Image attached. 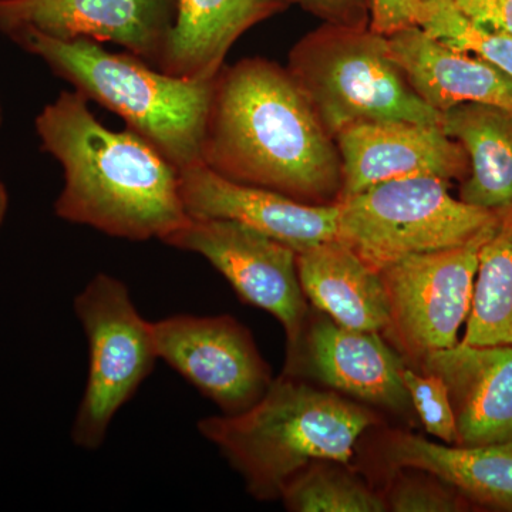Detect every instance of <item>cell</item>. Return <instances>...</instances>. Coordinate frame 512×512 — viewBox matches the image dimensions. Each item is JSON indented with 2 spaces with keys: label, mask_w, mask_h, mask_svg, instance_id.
<instances>
[{
  "label": "cell",
  "mask_w": 512,
  "mask_h": 512,
  "mask_svg": "<svg viewBox=\"0 0 512 512\" xmlns=\"http://www.w3.org/2000/svg\"><path fill=\"white\" fill-rule=\"evenodd\" d=\"M386 503L396 512H457L467 505L457 490L430 474L397 477Z\"/></svg>",
  "instance_id": "obj_25"
},
{
  "label": "cell",
  "mask_w": 512,
  "mask_h": 512,
  "mask_svg": "<svg viewBox=\"0 0 512 512\" xmlns=\"http://www.w3.org/2000/svg\"><path fill=\"white\" fill-rule=\"evenodd\" d=\"M286 69L333 137L360 121L441 126L440 111L414 92L387 36L370 26L323 23L293 46Z\"/></svg>",
  "instance_id": "obj_5"
},
{
  "label": "cell",
  "mask_w": 512,
  "mask_h": 512,
  "mask_svg": "<svg viewBox=\"0 0 512 512\" xmlns=\"http://www.w3.org/2000/svg\"><path fill=\"white\" fill-rule=\"evenodd\" d=\"M42 151L63 167L57 217L110 237H170L190 221L180 171L133 130L111 131L82 93L63 92L36 117Z\"/></svg>",
  "instance_id": "obj_2"
},
{
  "label": "cell",
  "mask_w": 512,
  "mask_h": 512,
  "mask_svg": "<svg viewBox=\"0 0 512 512\" xmlns=\"http://www.w3.org/2000/svg\"><path fill=\"white\" fill-rule=\"evenodd\" d=\"M286 508L296 512H382L386 498L339 468L311 466L296 474L281 495Z\"/></svg>",
  "instance_id": "obj_22"
},
{
  "label": "cell",
  "mask_w": 512,
  "mask_h": 512,
  "mask_svg": "<svg viewBox=\"0 0 512 512\" xmlns=\"http://www.w3.org/2000/svg\"><path fill=\"white\" fill-rule=\"evenodd\" d=\"M299 282L309 302L345 328L383 332L390 312L379 271L339 239L296 252Z\"/></svg>",
  "instance_id": "obj_18"
},
{
  "label": "cell",
  "mask_w": 512,
  "mask_h": 512,
  "mask_svg": "<svg viewBox=\"0 0 512 512\" xmlns=\"http://www.w3.org/2000/svg\"><path fill=\"white\" fill-rule=\"evenodd\" d=\"M387 40L414 92L434 110L485 103L512 111V76L493 63L444 46L420 26L399 30Z\"/></svg>",
  "instance_id": "obj_16"
},
{
  "label": "cell",
  "mask_w": 512,
  "mask_h": 512,
  "mask_svg": "<svg viewBox=\"0 0 512 512\" xmlns=\"http://www.w3.org/2000/svg\"><path fill=\"white\" fill-rule=\"evenodd\" d=\"M0 126H2V107H0Z\"/></svg>",
  "instance_id": "obj_30"
},
{
  "label": "cell",
  "mask_w": 512,
  "mask_h": 512,
  "mask_svg": "<svg viewBox=\"0 0 512 512\" xmlns=\"http://www.w3.org/2000/svg\"><path fill=\"white\" fill-rule=\"evenodd\" d=\"M420 366L446 384L458 446L512 443V345L458 342L430 353Z\"/></svg>",
  "instance_id": "obj_15"
},
{
  "label": "cell",
  "mask_w": 512,
  "mask_h": 512,
  "mask_svg": "<svg viewBox=\"0 0 512 512\" xmlns=\"http://www.w3.org/2000/svg\"><path fill=\"white\" fill-rule=\"evenodd\" d=\"M89 345L86 387L72 429L77 447L103 446L111 421L153 373L158 355L151 322L120 279L97 274L74 299Z\"/></svg>",
  "instance_id": "obj_7"
},
{
  "label": "cell",
  "mask_w": 512,
  "mask_h": 512,
  "mask_svg": "<svg viewBox=\"0 0 512 512\" xmlns=\"http://www.w3.org/2000/svg\"><path fill=\"white\" fill-rule=\"evenodd\" d=\"M305 369L330 389L362 402L402 412L410 396L403 382V357L379 332L345 328L332 319L315 320L289 346L288 370Z\"/></svg>",
  "instance_id": "obj_13"
},
{
  "label": "cell",
  "mask_w": 512,
  "mask_h": 512,
  "mask_svg": "<svg viewBox=\"0 0 512 512\" xmlns=\"http://www.w3.org/2000/svg\"><path fill=\"white\" fill-rule=\"evenodd\" d=\"M335 140L342 160L340 200L383 181L412 177L464 180L470 173L466 150L441 126L360 121L340 131Z\"/></svg>",
  "instance_id": "obj_12"
},
{
  "label": "cell",
  "mask_w": 512,
  "mask_h": 512,
  "mask_svg": "<svg viewBox=\"0 0 512 512\" xmlns=\"http://www.w3.org/2000/svg\"><path fill=\"white\" fill-rule=\"evenodd\" d=\"M461 342L512 345V212L501 215L493 235L481 248L473 303Z\"/></svg>",
  "instance_id": "obj_21"
},
{
  "label": "cell",
  "mask_w": 512,
  "mask_h": 512,
  "mask_svg": "<svg viewBox=\"0 0 512 512\" xmlns=\"http://www.w3.org/2000/svg\"><path fill=\"white\" fill-rule=\"evenodd\" d=\"M441 128L470 160L460 200L498 215L512 212V111L494 104H458L441 113Z\"/></svg>",
  "instance_id": "obj_20"
},
{
  "label": "cell",
  "mask_w": 512,
  "mask_h": 512,
  "mask_svg": "<svg viewBox=\"0 0 512 512\" xmlns=\"http://www.w3.org/2000/svg\"><path fill=\"white\" fill-rule=\"evenodd\" d=\"M383 458L396 470L437 477L478 504L512 511V443L453 447L396 431L384 441Z\"/></svg>",
  "instance_id": "obj_19"
},
{
  "label": "cell",
  "mask_w": 512,
  "mask_h": 512,
  "mask_svg": "<svg viewBox=\"0 0 512 512\" xmlns=\"http://www.w3.org/2000/svg\"><path fill=\"white\" fill-rule=\"evenodd\" d=\"M158 359L227 414L245 412L271 386V370L245 326L228 315L151 322Z\"/></svg>",
  "instance_id": "obj_10"
},
{
  "label": "cell",
  "mask_w": 512,
  "mask_h": 512,
  "mask_svg": "<svg viewBox=\"0 0 512 512\" xmlns=\"http://www.w3.org/2000/svg\"><path fill=\"white\" fill-rule=\"evenodd\" d=\"M9 207V195L6 191L5 184L0 180V227H2L3 221H5L6 212Z\"/></svg>",
  "instance_id": "obj_29"
},
{
  "label": "cell",
  "mask_w": 512,
  "mask_h": 512,
  "mask_svg": "<svg viewBox=\"0 0 512 512\" xmlns=\"http://www.w3.org/2000/svg\"><path fill=\"white\" fill-rule=\"evenodd\" d=\"M289 5L301 6L323 23L367 28L370 26V0H286Z\"/></svg>",
  "instance_id": "obj_26"
},
{
  "label": "cell",
  "mask_w": 512,
  "mask_h": 512,
  "mask_svg": "<svg viewBox=\"0 0 512 512\" xmlns=\"http://www.w3.org/2000/svg\"><path fill=\"white\" fill-rule=\"evenodd\" d=\"M450 181H383L338 202V237L376 271L399 259L467 244L501 215L448 192Z\"/></svg>",
  "instance_id": "obj_6"
},
{
  "label": "cell",
  "mask_w": 512,
  "mask_h": 512,
  "mask_svg": "<svg viewBox=\"0 0 512 512\" xmlns=\"http://www.w3.org/2000/svg\"><path fill=\"white\" fill-rule=\"evenodd\" d=\"M375 413L295 376L272 380L245 412L205 417L198 431L245 478L258 500L281 498L296 474L318 461L348 464Z\"/></svg>",
  "instance_id": "obj_3"
},
{
  "label": "cell",
  "mask_w": 512,
  "mask_h": 512,
  "mask_svg": "<svg viewBox=\"0 0 512 512\" xmlns=\"http://www.w3.org/2000/svg\"><path fill=\"white\" fill-rule=\"evenodd\" d=\"M403 382L427 433L444 443L458 444L456 417L443 380L431 373L419 375L406 367Z\"/></svg>",
  "instance_id": "obj_24"
},
{
  "label": "cell",
  "mask_w": 512,
  "mask_h": 512,
  "mask_svg": "<svg viewBox=\"0 0 512 512\" xmlns=\"http://www.w3.org/2000/svg\"><path fill=\"white\" fill-rule=\"evenodd\" d=\"M163 242L207 259L242 302L264 309L281 322L289 346L298 342L308 306L295 249L258 229L220 218H190Z\"/></svg>",
  "instance_id": "obj_9"
},
{
  "label": "cell",
  "mask_w": 512,
  "mask_h": 512,
  "mask_svg": "<svg viewBox=\"0 0 512 512\" xmlns=\"http://www.w3.org/2000/svg\"><path fill=\"white\" fill-rule=\"evenodd\" d=\"M180 190L190 218L241 222L296 252L338 237V205L305 204L279 192L234 183L204 164L180 171Z\"/></svg>",
  "instance_id": "obj_14"
},
{
  "label": "cell",
  "mask_w": 512,
  "mask_h": 512,
  "mask_svg": "<svg viewBox=\"0 0 512 512\" xmlns=\"http://www.w3.org/2000/svg\"><path fill=\"white\" fill-rule=\"evenodd\" d=\"M420 0H370V29L390 36L419 26Z\"/></svg>",
  "instance_id": "obj_27"
},
{
  "label": "cell",
  "mask_w": 512,
  "mask_h": 512,
  "mask_svg": "<svg viewBox=\"0 0 512 512\" xmlns=\"http://www.w3.org/2000/svg\"><path fill=\"white\" fill-rule=\"evenodd\" d=\"M419 26L444 46L493 63L512 76V36L474 22L453 0H420Z\"/></svg>",
  "instance_id": "obj_23"
},
{
  "label": "cell",
  "mask_w": 512,
  "mask_h": 512,
  "mask_svg": "<svg viewBox=\"0 0 512 512\" xmlns=\"http://www.w3.org/2000/svg\"><path fill=\"white\" fill-rule=\"evenodd\" d=\"M202 164L305 204H338L342 192L335 137L289 70L261 57L224 64L215 77Z\"/></svg>",
  "instance_id": "obj_1"
},
{
  "label": "cell",
  "mask_w": 512,
  "mask_h": 512,
  "mask_svg": "<svg viewBox=\"0 0 512 512\" xmlns=\"http://www.w3.org/2000/svg\"><path fill=\"white\" fill-rule=\"evenodd\" d=\"M458 9L485 28L512 36V0H453Z\"/></svg>",
  "instance_id": "obj_28"
},
{
  "label": "cell",
  "mask_w": 512,
  "mask_h": 512,
  "mask_svg": "<svg viewBox=\"0 0 512 512\" xmlns=\"http://www.w3.org/2000/svg\"><path fill=\"white\" fill-rule=\"evenodd\" d=\"M498 222L460 247L409 255L380 269L390 312L384 332L403 357L420 365L430 353L457 345L473 303L480 251Z\"/></svg>",
  "instance_id": "obj_8"
},
{
  "label": "cell",
  "mask_w": 512,
  "mask_h": 512,
  "mask_svg": "<svg viewBox=\"0 0 512 512\" xmlns=\"http://www.w3.org/2000/svg\"><path fill=\"white\" fill-rule=\"evenodd\" d=\"M175 9L177 0H0V32L116 43L157 69Z\"/></svg>",
  "instance_id": "obj_11"
},
{
  "label": "cell",
  "mask_w": 512,
  "mask_h": 512,
  "mask_svg": "<svg viewBox=\"0 0 512 512\" xmlns=\"http://www.w3.org/2000/svg\"><path fill=\"white\" fill-rule=\"evenodd\" d=\"M9 39L42 59L87 100L120 116L178 171L202 164L215 79L171 76L140 57L107 52L89 39L66 42L33 30Z\"/></svg>",
  "instance_id": "obj_4"
},
{
  "label": "cell",
  "mask_w": 512,
  "mask_h": 512,
  "mask_svg": "<svg viewBox=\"0 0 512 512\" xmlns=\"http://www.w3.org/2000/svg\"><path fill=\"white\" fill-rule=\"evenodd\" d=\"M289 6L286 0H177L157 69L183 79H215L239 37Z\"/></svg>",
  "instance_id": "obj_17"
}]
</instances>
